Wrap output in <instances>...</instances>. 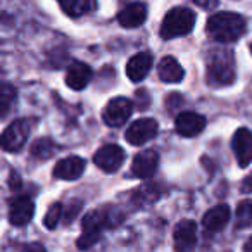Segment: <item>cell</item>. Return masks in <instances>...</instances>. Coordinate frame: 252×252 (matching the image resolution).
<instances>
[{"label": "cell", "mask_w": 252, "mask_h": 252, "mask_svg": "<svg viewBox=\"0 0 252 252\" xmlns=\"http://www.w3.org/2000/svg\"><path fill=\"white\" fill-rule=\"evenodd\" d=\"M158 74L162 81H166V83H178V81H182L183 76H185L183 67L180 66L178 61L171 56L164 57V59L159 63Z\"/></svg>", "instance_id": "d6986e66"}, {"label": "cell", "mask_w": 252, "mask_h": 252, "mask_svg": "<svg viewBox=\"0 0 252 252\" xmlns=\"http://www.w3.org/2000/svg\"><path fill=\"white\" fill-rule=\"evenodd\" d=\"M175 128L182 137H197L199 133H202V130L206 128V118L197 112L192 111H183L180 114H176L175 118Z\"/></svg>", "instance_id": "30bf717a"}, {"label": "cell", "mask_w": 252, "mask_h": 252, "mask_svg": "<svg viewBox=\"0 0 252 252\" xmlns=\"http://www.w3.org/2000/svg\"><path fill=\"white\" fill-rule=\"evenodd\" d=\"M32 131L30 119H16L7 126L2 133V149L7 152H18L26 144Z\"/></svg>", "instance_id": "277c9868"}, {"label": "cell", "mask_w": 252, "mask_h": 252, "mask_svg": "<svg viewBox=\"0 0 252 252\" xmlns=\"http://www.w3.org/2000/svg\"><path fill=\"white\" fill-rule=\"evenodd\" d=\"M125 151L119 145L109 144L100 147L94 156V162L97 164V168H100L104 173H116L125 162Z\"/></svg>", "instance_id": "ba28073f"}, {"label": "cell", "mask_w": 252, "mask_h": 252, "mask_svg": "<svg viewBox=\"0 0 252 252\" xmlns=\"http://www.w3.org/2000/svg\"><path fill=\"white\" fill-rule=\"evenodd\" d=\"M207 33L220 43H233L245 33V19L237 12H216L207 19Z\"/></svg>", "instance_id": "6da1fadb"}, {"label": "cell", "mask_w": 252, "mask_h": 252, "mask_svg": "<svg viewBox=\"0 0 252 252\" xmlns=\"http://www.w3.org/2000/svg\"><path fill=\"white\" fill-rule=\"evenodd\" d=\"M64 12L71 18H78L87 12L94 11L97 0H57Z\"/></svg>", "instance_id": "ffe728a7"}, {"label": "cell", "mask_w": 252, "mask_h": 252, "mask_svg": "<svg viewBox=\"0 0 252 252\" xmlns=\"http://www.w3.org/2000/svg\"><path fill=\"white\" fill-rule=\"evenodd\" d=\"M230 216H231L230 207H228L226 204H220V206H214L213 209H209L204 214L202 224L207 231L216 233V231H221L226 226L228 221H230Z\"/></svg>", "instance_id": "ac0fdd59"}, {"label": "cell", "mask_w": 252, "mask_h": 252, "mask_svg": "<svg viewBox=\"0 0 252 252\" xmlns=\"http://www.w3.org/2000/svg\"><path fill=\"white\" fill-rule=\"evenodd\" d=\"M61 216H63V206H61L59 202H56L49 207L45 218H43V223H45V226L49 228V230H54V228L57 226V223H59Z\"/></svg>", "instance_id": "603a6c76"}, {"label": "cell", "mask_w": 252, "mask_h": 252, "mask_svg": "<svg viewBox=\"0 0 252 252\" xmlns=\"http://www.w3.org/2000/svg\"><path fill=\"white\" fill-rule=\"evenodd\" d=\"M133 112V102L126 97H116L102 111V119L111 128H119L130 119Z\"/></svg>", "instance_id": "8992f818"}, {"label": "cell", "mask_w": 252, "mask_h": 252, "mask_svg": "<svg viewBox=\"0 0 252 252\" xmlns=\"http://www.w3.org/2000/svg\"><path fill=\"white\" fill-rule=\"evenodd\" d=\"M209 81L216 85H230L235 80V69L231 63V52H218L211 57L207 67Z\"/></svg>", "instance_id": "5b68a950"}, {"label": "cell", "mask_w": 252, "mask_h": 252, "mask_svg": "<svg viewBox=\"0 0 252 252\" xmlns=\"http://www.w3.org/2000/svg\"><path fill=\"white\" fill-rule=\"evenodd\" d=\"M152 63H154L152 54H149V52L135 54V56L128 61V64H126V74H128V78H130L131 81L138 83V81L145 80L149 71L152 69Z\"/></svg>", "instance_id": "9a60e30c"}, {"label": "cell", "mask_w": 252, "mask_h": 252, "mask_svg": "<svg viewBox=\"0 0 252 252\" xmlns=\"http://www.w3.org/2000/svg\"><path fill=\"white\" fill-rule=\"evenodd\" d=\"M197 244V224L192 220H182L173 230L175 252H192Z\"/></svg>", "instance_id": "9c48e42d"}, {"label": "cell", "mask_w": 252, "mask_h": 252, "mask_svg": "<svg viewBox=\"0 0 252 252\" xmlns=\"http://www.w3.org/2000/svg\"><path fill=\"white\" fill-rule=\"evenodd\" d=\"M195 25V14L187 7H175L164 16L159 35L164 40L178 38L189 35Z\"/></svg>", "instance_id": "7a4b0ae2"}, {"label": "cell", "mask_w": 252, "mask_h": 252, "mask_svg": "<svg viewBox=\"0 0 252 252\" xmlns=\"http://www.w3.org/2000/svg\"><path fill=\"white\" fill-rule=\"evenodd\" d=\"M235 158H237L240 168H245L252 162V131L247 128H238L231 140Z\"/></svg>", "instance_id": "8fae6325"}, {"label": "cell", "mask_w": 252, "mask_h": 252, "mask_svg": "<svg viewBox=\"0 0 252 252\" xmlns=\"http://www.w3.org/2000/svg\"><path fill=\"white\" fill-rule=\"evenodd\" d=\"M21 252H47L42 244H28L23 247Z\"/></svg>", "instance_id": "d4e9b609"}, {"label": "cell", "mask_w": 252, "mask_h": 252, "mask_svg": "<svg viewBox=\"0 0 252 252\" xmlns=\"http://www.w3.org/2000/svg\"><path fill=\"white\" fill-rule=\"evenodd\" d=\"M85 168H87V162L80 156H69V158L61 159L59 162L54 168V176L59 180H66V182H73L78 180L83 175Z\"/></svg>", "instance_id": "7c38bea8"}, {"label": "cell", "mask_w": 252, "mask_h": 252, "mask_svg": "<svg viewBox=\"0 0 252 252\" xmlns=\"http://www.w3.org/2000/svg\"><path fill=\"white\" fill-rule=\"evenodd\" d=\"M2 112H4V116L7 114V109H9V104L12 102V98H14V95H16V92L12 90L9 85H4L2 87Z\"/></svg>", "instance_id": "cb8c5ba5"}, {"label": "cell", "mask_w": 252, "mask_h": 252, "mask_svg": "<svg viewBox=\"0 0 252 252\" xmlns=\"http://www.w3.org/2000/svg\"><path fill=\"white\" fill-rule=\"evenodd\" d=\"M251 52H252V45H251Z\"/></svg>", "instance_id": "83f0119b"}, {"label": "cell", "mask_w": 252, "mask_h": 252, "mask_svg": "<svg viewBox=\"0 0 252 252\" xmlns=\"http://www.w3.org/2000/svg\"><path fill=\"white\" fill-rule=\"evenodd\" d=\"M159 130V125L156 119L152 118H142L133 121L130 126H128V130H126V140L130 142L131 145H144L147 144L149 140L158 135Z\"/></svg>", "instance_id": "52a82bcc"}, {"label": "cell", "mask_w": 252, "mask_h": 252, "mask_svg": "<svg viewBox=\"0 0 252 252\" xmlns=\"http://www.w3.org/2000/svg\"><path fill=\"white\" fill-rule=\"evenodd\" d=\"M107 224V220L102 213H88L83 218V231H81V237L78 238L76 247L80 251H88L90 247H94L98 240H100L102 230Z\"/></svg>", "instance_id": "3957f363"}, {"label": "cell", "mask_w": 252, "mask_h": 252, "mask_svg": "<svg viewBox=\"0 0 252 252\" xmlns=\"http://www.w3.org/2000/svg\"><path fill=\"white\" fill-rule=\"evenodd\" d=\"M193 2L202 9H213L218 5V0H193Z\"/></svg>", "instance_id": "484cf974"}, {"label": "cell", "mask_w": 252, "mask_h": 252, "mask_svg": "<svg viewBox=\"0 0 252 252\" xmlns=\"http://www.w3.org/2000/svg\"><path fill=\"white\" fill-rule=\"evenodd\" d=\"M244 252H252V237L249 238L247 242H245V245H244Z\"/></svg>", "instance_id": "4316f807"}, {"label": "cell", "mask_w": 252, "mask_h": 252, "mask_svg": "<svg viewBox=\"0 0 252 252\" xmlns=\"http://www.w3.org/2000/svg\"><path fill=\"white\" fill-rule=\"evenodd\" d=\"M235 224H237V228H240V230L252 226V199L242 200V202L237 206Z\"/></svg>", "instance_id": "44dd1931"}, {"label": "cell", "mask_w": 252, "mask_h": 252, "mask_svg": "<svg viewBox=\"0 0 252 252\" xmlns=\"http://www.w3.org/2000/svg\"><path fill=\"white\" fill-rule=\"evenodd\" d=\"M35 204L30 197H18L9 207V223L14 226H25L33 220Z\"/></svg>", "instance_id": "4fadbf2b"}, {"label": "cell", "mask_w": 252, "mask_h": 252, "mask_svg": "<svg viewBox=\"0 0 252 252\" xmlns=\"http://www.w3.org/2000/svg\"><path fill=\"white\" fill-rule=\"evenodd\" d=\"M147 19V5L144 2H131L118 14V21L123 28H138Z\"/></svg>", "instance_id": "5bb4252c"}, {"label": "cell", "mask_w": 252, "mask_h": 252, "mask_svg": "<svg viewBox=\"0 0 252 252\" xmlns=\"http://www.w3.org/2000/svg\"><path fill=\"white\" fill-rule=\"evenodd\" d=\"M92 76V67L85 63H80V61H74L69 67H67L66 73V85L71 88V90H83L88 83H90Z\"/></svg>", "instance_id": "e0dca14e"}, {"label": "cell", "mask_w": 252, "mask_h": 252, "mask_svg": "<svg viewBox=\"0 0 252 252\" xmlns=\"http://www.w3.org/2000/svg\"><path fill=\"white\" fill-rule=\"evenodd\" d=\"M54 152H56V144L52 140H49V138H38L32 145V154L36 159H49Z\"/></svg>", "instance_id": "7402d4cb"}, {"label": "cell", "mask_w": 252, "mask_h": 252, "mask_svg": "<svg viewBox=\"0 0 252 252\" xmlns=\"http://www.w3.org/2000/svg\"><path fill=\"white\" fill-rule=\"evenodd\" d=\"M159 166V156L156 151H144L135 156L131 162V173L137 178H149L156 173Z\"/></svg>", "instance_id": "2e32d148"}]
</instances>
